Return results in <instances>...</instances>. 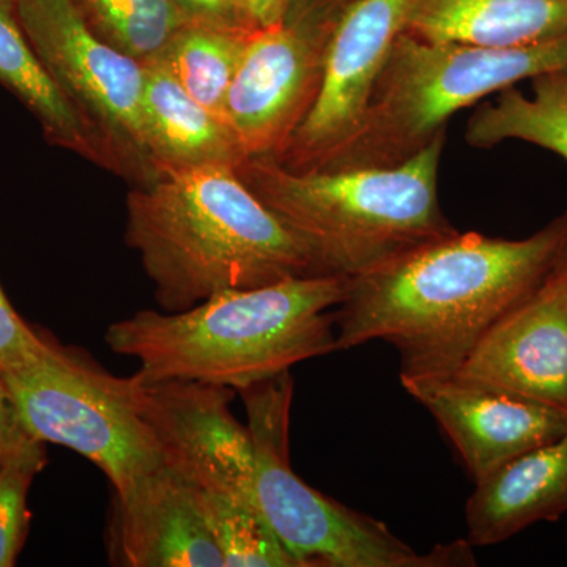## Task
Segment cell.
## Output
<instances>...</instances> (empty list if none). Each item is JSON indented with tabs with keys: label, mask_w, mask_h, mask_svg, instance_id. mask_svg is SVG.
I'll use <instances>...</instances> for the list:
<instances>
[{
	"label": "cell",
	"mask_w": 567,
	"mask_h": 567,
	"mask_svg": "<svg viewBox=\"0 0 567 567\" xmlns=\"http://www.w3.org/2000/svg\"><path fill=\"white\" fill-rule=\"evenodd\" d=\"M567 248V210L522 240L454 230L350 279L336 350L383 341L401 379L456 374L488 328L524 300Z\"/></svg>",
	"instance_id": "6da1fadb"
},
{
	"label": "cell",
	"mask_w": 567,
	"mask_h": 567,
	"mask_svg": "<svg viewBox=\"0 0 567 567\" xmlns=\"http://www.w3.org/2000/svg\"><path fill=\"white\" fill-rule=\"evenodd\" d=\"M125 240L163 312L186 311L224 290L324 275L227 164L162 171L136 185L126 197Z\"/></svg>",
	"instance_id": "7a4b0ae2"
},
{
	"label": "cell",
	"mask_w": 567,
	"mask_h": 567,
	"mask_svg": "<svg viewBox=\"0 0 567 567\" xmlns=\"http://www.w3.org/2000/svg\"><path fill=\"white\" fill-rule=\"evenodd\" d=\"M350 278L312 275L224 290L182 312H136L112 323V352L140 361L145 382H199L244 390L336 352V308Z\"/></svg>",
	"instance_id": "3957f363"
},
{
	"label": "cell",
	"mask_w": 567,
	"mask_h": 567,
	"mask_svg": "<svg viewBox=\"0 0 567 567\" xmlns=\"http://www.w3.org/2000/svg\"><path fill=\"white\" fill-rule=\"evenodd\" d=\"M443 147L445 133L399 166L308 173L252 156L237 173L322 274L352 279L456 230L436 193Z\"/></svg>",
	"instance_id": "277c9868"
},
{
	"label": "cell",
	"mask_w": 567,
	"mask_h": 567,
	"mask_svg": "<svg viewBox=\"0 0 567 567\" xmlns=\"http://www.w3.org/2000/svg\"><path fill=\"white\" fill-rule=\"evenodd\" d=\"M567 69V35L520 48L394 40L363 125L323 169H371L409 162L465 107L517 82Z\"/></svg>",
	"instance_id": "5b68a950"
},
{
	"label": "cell",
	"mask_w": 567,
	"mask_h": 567,
	"mask_svg": "<svg viewBox=\"0 0 567 567\" xmlns=\"http://www.w3.org/2000/svg\"><path fill=\"white\" fill-rule=\"evenodd\" d=\"M248 413L254 491L275 535L300 567L476 566L465 540L420 554L382 522L320 494L290 464L293 379L284 372L238 391Z\"/></svg>",
	"instance_id": "8992f818"
},
{
	"label": "cell",
	"mask_w": 567,
	"mask_h": 567,
	"mask_svg": "<svg viewBox=\"0 0 567 567\" xmlns=\"http://www.w3.org/2000/svg\"><path fill=\"white\" fill-rule=\"evenodd\" d=\"M6 379L28 434L91 461L115 496L166 465L145 416L140 375H112L87 353L52 341L39 360Z\"/></svg>",
	"instance_id": "52a82bcc"
},
{
	"label": "cell",
	"mask_w": 567,
	"mask_h": 567,
	"mask_svg": "<svg viewBox=\"0 0 567 567\" xmlns=\"http://www.w3.org/2000/svg\"><path fill=\"white\" fill-rule=\"evenodd\" d=\"M33 50L102 144L111 171L136 185L156 177L144 123L145 65L103 40L76 0H17Z\"/></svg>",
	"instance_id": "ba28073f"
},
{
	"label": "cell",
	"mask_w": 567,
	"mask_h": 567,
	"mask_svg": "<svg viewBox=\"0 0 567 567\" xmlns=\"http://www.w3.org/2000/svg\"><path fill=\"white\" fill-rule=\"evenodd\" d=\"M409 0H357L341 14L324 52L319 92L276 163L297 173L323 169L363 125Z\"/></svg>",
	"instance_id": "9c48e42d"
},
{
	"label": "cell",
	"mask_w": 567,
	"mask_h": 567,
	"mask_svg": "<svg viewBox=\"0 0 567 567\" xmlns=\"http://www.w3.org/2000/svg\"><path fill=\"white\" fill-rule=\"evenodd\" d=\"M331 31L286 22L254 31L224 102V121L246 158L278 155L305 121Z\"/></svg>",
	"instance_id": "30bf717a"
},
{
	"label": "cell",
	"mask_w": 567,
	"mask_h": 567,
	"mask_svg": "<svg viewBox=\"0 0 567 567\" xmlns=\"http://www.w3.org/2000/svg\"><path fill=\"white\" fill-rule=\"evenodd\" d=\"M144 383L145 416L167 468L194 491L257 503L251 435L230 412L233 388L178 380Z\"/></svg>",
	"instance_id": "8fae6325"
},
{
	"label": "cell",
	"mask_w": 567,
	"mask_h": 567,
	"mask_svg": "<svg viewBox=\"0 0 567 567\" xmlns=\"http://www.w3.org/2000/svg\"><path fill=\"white\" fill-rule=\"evenodd\" d=\"M456 375L567 413V248L486 331Z\"/></svg>",
	"instance_id": "7c38bea8"
},
{
	"label": "cell",
	"mask_w": 567,
	"mask_h": 567,
	"mask_svg": "<svg viewBox=\"0 0 567 567\" xmlns=\"http://www.w3.org/2000/svg\"><path fill=\"white\" fill-rule=\"evenodd\" d=\"M401 383L434 416L475 483L567 434L566 412L456 374Z\"/></svg>",
	"instance_id": "4fadbf2b"
},
{
	"label": "cell",
	"mask_w": 567,
	"mask_h": 567,
	"mask_svg": "<svg viewBox=\"0 0 567 567\" xmlns=\"http://www.w3.org/2000/svg\"><path fill=\"white\" fill-rule=\"evenodd\" d=\"M115 498V547L123 565L226 567L192 487L166 465Z\"/></svg>",
	"instance_id": "5bb4252c"
},
{
	"label": "cell",
	"mask_w": 567,
	"mask_h": 567,
	"mask_svg": "<svg viewBox=\"0 0 567 567\" xmlns=\"http://www.w3.org/2000/svg\"><path fill=\"white\" fill-rule=\"evenodd\" d=\"M567 514V434L477 481L466 499V543L495 546Z\"/></svg>",
	"instance_id": "9a60e30c"
},
{
	"label": "cell",
	"mask_w": 567,
	"mask_h": 567,
	"mask_svg": "<svg viewBox=\"0 0 567 567\" xmlns=\"http://www.w3.org/2000/svg\"><path fill=\"white\" fill-rule=\"evenodd\" d=\"M404 32L472 47H532L567 35V0H409Z\"/></svg>",
	"instance_id": "2e32d148"
},
{
	"label": "cell",
	"mask_w": 567,
	"mask_h": 567,
	"mask_svg": "<svg viewBox=\"0 0 567 567\" xmlns=\"http://www.w3.org/2000/svg\"><path fill=\"white\" fill-rule=\"evenodd\" d=\"M142 123L155 173L192 167H237L245 153L221 115L207 110L162 63L145 65Z\"/></svg>",
	"instance_id": "e0dca14e"
},
{
	"label": "cell",
	"mask_w": 567,
	"mask_h": 567,
	"mask_svg": "<svg viewBox=\"0 0 567 567\" xmlns=\"http://www.w3.org/2000/svg\"><path fill=\"white\" fill-rule=\"evenodd\" d=\"M0 82L32 112L50 144L111 169L95 133L71 106L33 50L17 0H0Z\"/></svg>",
	"instance_id": "ac0fdd59"
},
{
	"label": "cell",
	"mask_w": 567,
	"mask_h": 567,
	"mask_svg": "<svg viewBox=\"0 0 567 567\" xmlns=\"http://www.w3.org/2000/svg\"><path fill=\"white\" fill-rule=\"evenodd\" d=\"M532 95L507 87L466 123V144L492 148L522 141L557 153L567 163V69L532 80Z\"/></svg>",
	"instance_id": "d6986e66"
},
{
	"label": "cell",
	"mask_w": 567,
	"mask_h": 567,
	"mask_svg": "<svg viewBox=\"0 0 567 567\" xmlns=\"http://www.w3.org/2000/svg\"><path fill=\"white\" fill-rule=\"evenodd\" d=\"M254 31L257 29L185 22L155 62L197 103L224 118L227 91Z\"/></svg>",
	"instance_id": "ffe728a7"
},
{
	"label": "cell",
	"mask_w": 567,
	"mask_h": 567,
	"mask_svg": "<svg viewBox=\"0 0 567 567\" xmlns=\"http://www.w3.org/2000/svg\"><path fill=\"white\" fill-rule=\"evenodd\" d=\"M193 491L194 503L226 567H300L275 535L257 503Z\"/></svg>",
	"instance_id": "44dd1931"
},
{
	"label": "cell",
	"mask_w": 567,
	"mask_h": 567,
	"mask_svg": "<svg viewBox=\"0 0 567 567\" xmlns=\"http://www.w3.org/2000/svg\"><path fill=\"white\" fill-rule=\"evenodd\" d=\"M93 31L142 65L158 61L185 24L171 0H76Z\"/></svg>",
	"instance_id": "7402d4cb"
},
{
	"label": "cell",
	"mask_w": 567,
	"mask_h": 567,
	"mask_svg": "<svg viewBox=\"0 0 567 567\" xmlns=\"http://www.w3.org/2000/svg\"><path fill=\"white\" fill-rule=\"evenodd\" d=\"M47 462L44 443L35 439L0 456V567L17 565L28 535L29 488Z\"/></svg>",
	"instance_id": "603a6c76"
},
{
	"label": "cell",
	"mask_w": 567,
	"mask_h": 567,
	"mask_svg": "<svg viewBox=\"0 0 567 567\" xmlns=\"http://www.w3.org/2000/svg\"><path fill=\"white\" fill-rule=\"evenodd\" d=\"M52 339L37 333L18 316L0 286V371H20L48 352Z\"/></svg>",
	"instance_id": "cb8c5ba5"
},
{
	"label": "cell",
	"mask_w": 567,
	"mask_h": 567,
	"mask_svg": "<svg viewBox=\"0 0 567 567\" xmlns=\"http://www.w3.org/2000/svg\"><path fill=\"white\" fill-rule=\"evenodd\" d=\"M185 22L259 29L249 20L244 0H171Z\"/></svg>",
	"instance_id": "d4e9b609"
},
{
	"label": "cell",
	"mask_w": 567,
	"mask_h": 567,
	"mask_svg": "<svg viewBox=\"0 0 567 567\" xmlns=\"http://www.w3.org/2000/svg\"><path fill=\"white\" fill-rule=\"evenodd\" d=\"M357 0H287L286 24L333 29L341 14Z\"/></svg>",
	"instance_id": "484cf974"
},
{
	"label": "cell",
	"mask_w": 567,
	"mask_h": 567,
	"mask_svg": "<svg viewBox=\"0 0 567 567\" xmlns=\"http://www.w3.org/2000/svg\"><path fill=\"white\" fill-rule=\"evenodd\" d=\"M33 436L28 434L21 423L17 402L7 382L6 374L0 371V456L24 445Z\"/></svg>",
	"instance_id": "4316f807"
},
{
	"label": "cell",
	"mask_w": 567,
	"mask_h": 567,
	"mask_svg": "<svg viewBox=\"0 0 567 567\" xmlns=\"http://www.w3.org/2000/svg\"><path fill=\"white\" fill-rule=\"evenodd\" d=\"M244 6L252 24L264 29L284 21L287 0H244Z\"/></svg>",
	"instance_id": "83f0119b"
}]
</instances>
